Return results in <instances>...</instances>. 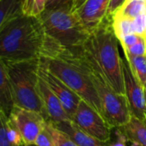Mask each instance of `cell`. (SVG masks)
I'll list each match as a JSON object with an SVG mask.
<instances>
[{"label": "cell", "mask_w": 146, "mask_h": 146, "mask_svg": "<svg viewBox=\"0 0 146 146\" xmlns=\"http://www.w3.org/2000/svg\"><path fill=\"white\" fill-rule=\"evenodd\" d=\"M40 60L49 71L102 114L100 99L89 77L86 61L78 49H68L48 35L44 54Z\"/></svg>", "instance_id": "1"}, {"label": "cell", "mask_w": 146, "mask_h": 146, "mask_svg": "<svg viewBox=\"0 0 146 146\" xmlns=\"http://www.w3.org/2000/svg\"><path fill=\"white\" fill-rule=\"evenodd\" d=\"M47 38L39 17L23 15L0 27V60L15 62L41 59Z\"/></svg>", "instance_id": "2"}, {"label": "cell", "mask_w": 146, "mask_h": 146, "mask_svg": "<svg viewBox=\"0 0 146 146\" xmlns=\"http://www.w3.org/2000/svg\"><path fill=\"white\" fill-rule=\"evenodd\" d=\"M118 42L112 21L108 18L90 32L88 38L78 50L116 93L125 95L123 59L119 53Z\"/></svg>", "instance_id": "3"}, {"label": "cell", "mask_w": 146, "mask_h": 146, "mask_svg": "<svg viewBox=\"0 0 146 146\" xmlns=\"http://www.w3.org/2000/svg\"><path fill=\"white\" fill-rule=\"evenodd\" d=\"M0 62L4 64L9 75L15 106L38 112L44 117L38 90L40 59L15 62L2 60Z\"/></svg>", "instance_id": "4"}, {"label": "cell", "mask_w": 146, "mask_h": 146, "mask_svg": "<svg viewBox=\"0 0 146 146\" xmlns=\"http://www.w3.org/2000/svg\"><path fill=\"white\" fill-rule=\"evenodd\" d=\"M38 17L46 33L68 49L80 48L90 35L73 8L45 9Z\"/></svg>", "instance_id": "5"}, {"label": "cell", "mask_w": 146, "mask_h": 146, "mask_svg": "<svg viewBox=\"0 0 146 146\" xmlns=\"http://www.w3.org/2000/svg\"><path fill=\"white\" fill-rule=\"evenodd\" d=\"M83 58L85 59L84 56ZM85 61L89 77L100 99L103 116L113 128L125 126L132 116L126 96L116 93L100 72L86 59Z\"/></svg>", "instance_id": "6"}, {"label": "cell", "mask_w": 146, "mask_h": 146, "mask_svg": "<svg viewBox=\"0 0 146 146\" xmlns=\"http://www.w3.org/2000/svg\"><path fill=\"white\" fill-rule=\"evenodd\" d=\"M71 121L82 131L98 141L105 144H108L110 141L113 127L101 113L83 99L79 104Z\"/></svg>", "instance_id": "7"}, {"label": "cell", "mask_w": 146, "mask_h": 146, "mask_svg": "<svg viewBox=\"0 0 146 146\" xmlns=\"http://www.w3.org/2000/svg\"><path fill=\"white\" fill-rule=\"evenodd\" d=\"M9 119L18 128L24 146L34 145L46 120L38 112L15 106L9 115Z\"/></svg>", "instance_id": "8"}, {"label": "cell", "mask_w": 146, "mask_h": 146, "mask_svg": "<svg viewBox=\"0 0 146 146\" xmlns=\"http://www.w3.org/2000/svg\"><path fill=\"white\" fill-rule=\"evenodd\" d=\"M125 96L132 116L146 118V90L133 75L127 60H123Z\"/></svg>", "instance_id": "9"}, {"label": "cell", "mask_w": 146, "mask_h": 146, "mask_svg": "<svg viewBox=\"0 0 146 146\" xmlns=\"http://www.w3.org/2000/svg\"><path fill=\"white\" fill-rule=\"evenodd\" d=\"M38 74L49 86L50 90L57 97L66 113L68 115L71 120L79 106V104L82 100L81 98L77 93H75L70 87H68L63 81H62L58 77L53 74L50 71H49L46 67L42 63L41 60L38 68Z\"/></svg>", "instance_id": "10"}, {"label": "cell", "mask_w": 146, "mask_h": 146, "mask_svg": "<svg viewBox=\"0 0 146 146\" xmlns=\"http://www.w3.org/2000/svg\"><path fill=\"white\" fill-rule=\"evenodd\" d=\"M38 90L44 109V115L47 121L61 122L69 121L70 118L57 97L50 90L46 82L38 74ZM71 121V120H70Z\"/></svg>", "instance_id": "11"}, {"label": "cell", "mask_w": 146, "mask_h": 146, "mask_svg": "<svg viewBox=\"0 0 146 146\" xmlns=\"http://www.w3.org/2000/svg\"><path fill=\"white\" fill-rule=\"evenodd\" d=\"M110 3V0H86L75 11L91 32L108 19Z\"/></svg>", "instance_id": "12"}, {"label": "cell", "mask_w": 146, "mask_h": 146, "mask_svg": "<svg viewBox=\"0 0 146 146\" xmlns=\"http://www.w3.org/2000/svg\"><path fill=\"white\" fill-rule=\"evenodd\" d=\"M50 122L55 127L69 135L78 146H107V144L98 141L82 131L74 122L70 120L61 122Z\"/></svg>", "instance_id": "13"}, {"label": "cell", "mask_w": 146, "mask_h": 146, "mask_svg": "<svg viewBox=\"0 0 146 146\" xmlns=\"http://www.w3.org/2000/svg\"><path fill=\"white\" fill-rule=\"evenodd\" d=\"M118 129L133 146H146V118L141 120L131 116L130 121Z\"/></svg>", "instance_id": "14"}, {"label": "cell", "mask_w": 146, "mask_h": 146, "mask_svg": "<svg viewBox=\"0 0 146 146\" xmlns=\"http://www.w3.org/2000/svg\"><path fill=\"white\" fill-rule=\"evenodd\" d=\"M15 107L13 91L4 64L0 62V110L8 115Z\"/></svg>", "instance_id": "15"}, {"label": "cell", "mask_w": 146, "mask_h": 146, "mask_svg": "<svg viewBox=\"0 0 146 146\" xmlns=\"http://www.w3.org/2000/svg\"><path fill=\"white\" fill-rule=\"evenodd\" d=\"M23 15L22 0H0V27Z\"/></svg>", "instance_id": "16"}, {"label": "cell", "mask_w": 146, "mask_h": 146, "mask_svg": "<svg viewBox=\"0 0 146 146\" xmlns=\"http://www.w3.org/2000/svg\"><path fill=\"white\" fill-rule=\"evenodd\" d=\"M115 14L135 19L141 15L146 14V0H127Z\"/></svg>", "instance_id": "17"}, {"label": "cell", "mask_w": 146, "mask_h": 146, "mask_svg": "<svg viewBox=\"0 0 146 146\" xmlns=\"http://www.w3.org/2000/svg\"><path fill=\"white\" fill-rule=\"evenodd\" d=\"M133 20L134 19H130L116 14L112 15L111 21H112L113 29L119 41L123 37L131 33H134Z\"/></svg>", "instance_id": "18"}, {"label": "cell", "mask_w": 146, "mask_h": 146, "mask_svg": "<svg viewBox=\"0 0 146 146\" xmlns=\"http://www.w3.org/2000/svg\"><path fill=\"white\" fill-rule=\"evenodd\" d=\"M125 56L133 75L146 90V56Z\"/></svg>", "instance_id": "19"}, {"label": "cell", "mask_w": 146, "mask_h": 146, "mask_svg": "<svg viewBox=\"0 0 146 146\" xmlns=\"http://www.w3.org/2000/svg\"><path fill=\"white\" fill-rule=\"evenodd\" d=\"M48 123L50 126L51 134L55 140L56 146H78L69 135L55 127L50 121H48Z\"/></svg>", "instance_id": "20"}, {"label": "cell", "mask_w": 146, "mask_h": 146, "mask_svg": "<svg viewBox=\"0 0 146 146\" xmlns=\"http://www.w3.org/2000/svg\"><path fill=\"white\" fill-rule=\"evenodd\" d=\"M35 146H56L55 140L51 134L50 126L48 121H46L42 130L40 131L39 134L38 135L35 143Z\"/></svg>", "instance_id": "21"}, {"label": "cell", "mask_w": 146, "mask_h": 146, "mask_svg": "<svg viewBox=\"0 0 146 146\" xmlns=\"http://www.w3.org/2000/svg\"><path fill=\"white\" fill-rule=\"evenodd\" d=\"M125 56H146V42L145 38H142L139 42L131 46L128 49L123 50Z\"/></svg>", "instance_id": "22"}, {"label": "cell", "mask_w": 146, "mask_h": 146, "mask_svg": "<svg viewBox=\"0 0 146 146\" xmlns=\"http://www.w3.org/2000/svg\"><path fill=\"white\" fill-rule=\"evenodd\" d=\"M75 0H48L45 9H56L60 8H73L74 9Z\"/></svg>", "instance_id": "23"}, {"label": "cell", "mask_w": 146, "mask_h": 146, "mask_svg": "<svg viewBox=\"0 0 146 146\" xmlns=\"http://www.w3.org/2000/svg\"><path fill=\"white\" fill-rule=\"evenodd\" d=\"M134 33L140 36H145L146 33V14L141 15L133 20Z\"/></svg>", "instance_id": "24"}, {"label": "cell", "mask_w": 146, "mask_h": 146, "mask_svg": "<svg viewBox=\"0 0 146 146\" xmlns=\"http://www.w3.org/2000/svg\"><path fill=\"white\" fill-rule=\"evenodd\" d=\"M144 38H145L144 36H140V35L136 34V33H131V34H128V35L123 37L119 42L121 43L122 49L126 50V49H128L131 46L134 45L135 44L139 42Z\"/></svg>", "instance_id": "25"}, {"label": "cell", "mask_w": 146, "mask_h": 146, "mask_svg": "<svg viewBox=\"0 0 146 146\" xmlns=\"http://www.w3.org/2000/svg\"><path fill=\"white\" fill-rule=\"evenodd\" d=\"M47 1L48 0H34L31 15L38 17L45 10Z\"/></svg>", "instance_id": "26"}, {"label": "cell", "mask_w": 146, "mask_h": 146, "mask_svg": "<svg viewBox=\"0 0 146 146\" xmlns=\"http://www.w3.org/2000/svg\"><path fill=\"white\" fill-rule=\"evenodd\" d=\"M127 0H110V3L108 9V18L111 19L112 15L125 3Z\"/></svg>", "instance_id": "27"}, {"label": "cell", "mask_w": 146, "mask_h": 146, "mask_svg": "<svg viewBox=\"0 0 146 146\" xmlns=\"http://www.w3.org/2000/svg\"><path fill=\"white\" fill-rule=\"evenodd\" d=\"M115 136H116V140L114 143L111 144H107V146H127V139L126 138V136L117 128L116 132H115Z\"/></svg>", "instance_id": "28"}, {"label": "cell", "mask_w": 146, "mask_h": 146, "mask_svg": "<svg viewBox=\"0 0 146 146\" xmlns=\"http://www.w3.org/2000/svg\"><path fill=\"white\" fill-rule=\"evenodd\" d=\"M0 146H14L8 139L3 124L0 123Z\"/></svg>", "instance_id": "29"}, {"label": "cell", "mask_w": 146, "mask_h": 146, "mask_svg": "<svg viewBox=\"0 0 146 146\" xmlns=\"http://www.w3.org/2000/svg\"><path fill=\"white\" fill-rule=\"evenodd\" d=\"M23 1V11L24 15H31L32 14V9L33 5L34 0H22Z\"/></svg>", "instance_id": "30"}, {"label": "cell", "mask_w": 146, "mask_h": 146, "mask_svg": "<svg viewBox=\"0 0 146 146\" xmlns=\"http://www.w3.org/2000/svg\"><path fill=\"white\" fill-rule=\"evenodd\" d=\"M86 2V0H75V3H74V10L79 9L84 3Z\"/></svg>", "instance_id": "31"}, {"label": "cell", "mask_w": 146, "mask_h": 146, "mask_svg": "<svg viewBox=\"0 0 146 146\" xmlns=\"http://www.w3.org/2000/svg\"><path fill=\"white\" fill-rule=\"evenodd\" d=\"M145 42H146V33H145Z\"/></svg>", "instance_id": "32"}]
</instances>
